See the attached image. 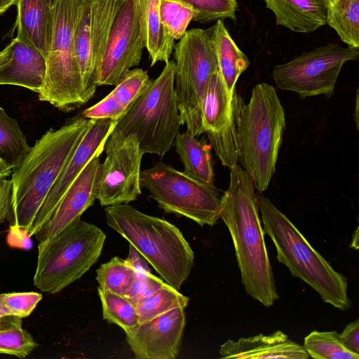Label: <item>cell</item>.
Returning <instances> with one entry per match:
<instances>
[{"instance_id":"obj_1","label":"cell","mask_w":359,"mask_h":359,"mask_svg":"<svg viewBox=\"0 0 359 359\" xmlns=\"http://www.w3.org/2000/svg\"><path fill=\"white\" fill-rule=\"evenodd\" d=\"M230 170L221 196L220 218L232 239L241 283L247 294L266 307L279 295L266 249L264 231L250 175L238 164Z\"/></svg>"},{"instance_id":"obj_2","label":"cell","mask_w":359,"mask_h":359,"mask_svg":"<svg viewBox=\"0 0 359 359\" xmlns=\"http://www.w3.org/2000/svg\"><path fill=\"white\" fill-rule=\"evenodd\" d=\"M82 116L36 140L12 173L13 220L11 226L27 234L50 189L94 122Z\"/></svg>"},{"instance_id":"obj_3","label":"cell","mask_w":359,"mask_h":359,"mask_svg":"<svg viewBox=\"0 0 359 359\" xmlns=\"http://www.w3.org/2000/svg\"><path fill=\"white\" fill-rule=\"evenodd\" d=\"M232 107L238 141L241 166L252 178L255 188L266 191L275 173L285 113L277 93L267 83L257 84L248 103L233 93Z\"/></svg>"},{"instance_id":"obj_4","label":"cell","mask_w":359,"mask_h":359,"mask_svg":"<svg viewBox=\"0 0 359 359\" xmlns=\"http://www.w3.org/2000/svg\"><path fill=\"white\" fill-rule=\"evenodd\" d=\"M256 199L264 231L276 248L278 261L292 276L313 288L324 302L341 311L350 309L347 278L334 269L267 197L257 193Z\"/></svg>"},{"instance_id":"obj_5","label":"cell","mask_w":359,"mask_h":359,"mask_svg":"<svg viewBox=\"0 0 359 359\" xmlns=\"http://www.w3.org/2000/svg\"><path fill=\"white\" fill-rule=\"evenodd\" d=\"M109 226L126 238L162 279L177 290L188 278L194 253L180 230L128 203L104 208Z\"/></svg>"},{"instance_id":"obj_6","label":"cell","mask_w":359,"mask_h":359,"mask_svg":"<svg viewBox=\"0 0 359 359\" xmlns=\"http://www.w3.org/2000/svg\"><path fill=\"white\" fill-rule=\"evenodd\" d=\"M175 63L169 60L147 90L116 121L111 133L135 135L143 154L163 157L182 126L174 90Z\"/></svg>"},{"instance_id":"obj_7","label":"cell","mask_w":359,"mask_h":359,"mask_svg":"<svg viewBox=\"0 0 359 359\" xmlns=\"http://www.w3.org/2000/svg\"><path fill=\"white\" fill-rule=\"evenodd\" d=\"M105 238L100 228L80 218L39 242L34 286L55 294L79 279L100 257Z\"/></svg>"},{"instance_id":"obj_8","label":"cell","mask_w":359,"mask_h":359,"mask_svg":"<svg viewBox=\"0 0 359 359\" xmlns=\"http://www.w3.org/2000/svg\"><path fill=\"white\" fill-rule=\"evenodd\" d=\"M86 0H55L52 6V34L46 57V73L38 93L41 101L71 111L88 101L78 66L74 32Z\"/></svg>"},{"instance_id":"obj_9","label":"cell","mask_w":359,"mask_h":359,"mask_svg":"<svg viewBox=\"0 0 359 359\" xmlns=\"http://www.w3.org/2000/svg\"><path fill=\"white\" fill-rule=\"evenodd\" d=\"M174 90L182 126L196 137L203 133L201 105L212 74L218 69L211 32L187 30L174 47Z\"/></svg>"},{"instance_id":"obj_10","label":"cell","mask_w":359,"mask_h":359,"mask_svg":"<svg viewBox=\"0 0 359 359\" xmlns=\"http://www.w3.org/2000/svg\"><path fill=\"white\" fill-rule=\"evenodd\" d=\"M140 183L160 208L212 226L220 218L221 197L215 185L198 182L172 165L158 162L140 172Z\"/></svg>"},{"instance_id":"obj_11","label":"cell","mask_w":359,"mask_h":359,"mask_svg":"<svg viewBox=\"0 0 359 359\" xmlns=\"http://www.w3.org/2000/svg\"><path fill=\"white\" fill-rule=\"evenodd\" d=\"M358 56L359 48L329 43L275 66L273 79L278 88L294 92L301 99L319 95L330 97L343 65Z\"/></svg>"},{"instance_id":"obj_12","label":"cell","mask_w":359,"mask_h":359,"mask_svg":"<svg viewBox=\"0 0 359 359\" xmlns=\"http://www.w3.org/2000/svg\"><path fill=\"white\" fill-rule=\"evenodd\" d=\"M104 149L106 158L100 168L96 198L105 207L137 200L142 193L140 177L144 154L135 135L111 133Z\"/></svg>"},{"instance_id":"obj_13","label":"cell","mask_w":359,"mask_h":359,"mask_svg":"<svg viewBox=\"0 0 359 359\" xmlns=\"http://www.w3.org/2000/svg\"><path fill=\"white\" fill-rule=\"evenodd\" d=\"M144 48L140 0H125L116 15L97 67V86H116L126 72L140 64Z\"/></svg>"},{"instance_id":"obj_14","label":"cell","mask_w":359,"mask_h":359,"mask_svg":"<svg viewBox=\"0 0 359 359\" xmlns=\"http://www.w3.org/2000/svg\"><path fill=\"white\" fill-rule=\"evenodd\" d=\"M121 0H86L74 32L76 57L85 96L95 95L97 67L104 53Z\"/></svg>"},{"instance_id":"obj_15","label":"cell","mask_w":359,"mask_h":359,"mask_svg":"<svg viewBox=\"0 0 359 359\" xmlns=\"http://www.w3.org/2000/svg\"><path fill=\"white\" fill-rule=\"evenodd\" d=\"M185 325L184 309L177 308L125 331L126 339L137 359H175Z\"/></svg>"},{"instance_id":"obj_16","label":"cell","mask_w":359,"mask_h":359,"mask_svg":"<svg viewBox=\"0 0 359 359\" xmlns=\"http://www.w3.org/2000/svg\"><path fill=\"white\" fill-rule=\"evenodd\" d=\"M116 123L109 118L95 119L40 207L28 231L30 237L46 222L66 191L90 159L97 152L104 149L105 142Z\"/></svg>"},{"instance_id":"obj_17","label":"cell","mask_w":359,"mask_h":359,"mask_svg":"<svg viewBox=\"0 0 359 359\" xmlns=\"http://www.w3.org/2000/svg\"><path fill=\"white\" fill-rule=\"evenodd\" d=\"M103 151H99L90 159L66 191L48 219L34 235L39 242L55 236L80 219L81 215L94 204L97 199V182L101 165L100 156Z\"/></svg>"},{"instance_id":"obj_18","label":"cell","mask_w":359,"mask_h":359,"mask_svg":"<svg viewBox=\"0 0 359 359\" xmlns=\"http://www.w3.org/2000/svg\"><path fill=\"white\" fill-rule=\"evenodd\" d=\"M222 358L308 359L304 346L292 341L280 330L271 334H258L237 340L229 339L219 347Z\"/></svg>"},{"instance_id":"obj_19","label":"cell","mask_w":359,"mask_h":359,"mask_svg":"<svg viewBox=\"0 0 359 359\" xmlns=\"http://www.w3.org/2000/svg\"><path fill=\"white\" fill-rule=\"evenodd\" d=\"M8 58L0 65V85H15L39 93L46 73V56L16 37Z\"/></svg>"},{"instance_id":"obj_20","label":"cell","mask_w":359,"mask_h":359,"mask_svg":"<svg viewBox=\"0 0 359 359\" xmlns=\"http://www.w3.org/2000/svg\"><path fill=\"white\" fill-rule=\"evenodd\" d=\"M278 25L310 33L326 24L329 0H264Z\"/></svg>"},{"instance_id":"obj_21","label":"cell","mask_w":359,"mask_h":359,"mask_svg":"<svg viewBox=\"0 0 359 359\" xmlns=\"http://www.w3.org/2000/svg\"><path fill=\"white\" fill-rule=\"evenodd\" d=\"M15 6L16 38L46 57L52 34V6L48 0H18Z\"/></svg>"},{"instance_id":"obj_22","label":"cell","mask_w":359,"mask_h":359,"mask_svg":"<svg viewBox=\"0 0 359 359\" xmlns=\"http://www.w3.org/2000/svg\"><path fill=\"white\" fill-rule=\"evenodd\" d=\"M233 95L228 93L217 69L210 77L201 105L202 127L207 137L219 135L235 125Z\"/></svg>"},{"instance_id":"obj_23","label":"cell","mask_w":359,"mask_h":359,"mask_svg":"<svg viewBox=\"0 0 359 359\" xmlns=\"http://www.w3.org/2000/svg\"><path fill=\"white\" fill-rule=\"evenodd\" d=\"M160 4L161 0H140L142 33L151 66L168 62L175 45L161 20Z\"/></svg>"},{"instance_id":"obj_24","label":"cell","mask_w":359,"mask_h":359,"mask_svg":"<svg viewBox=\"0 0 359 359\" xmlns=\"http://www.w3.org/2000/svg\"><path fill=\"white\" fill-rule=\"evenodd\" d=\"M174 144L184 165L183 172L198 182L214 185L212 147L207 140H198L186 131L177 135Z\"/></svg>"},{"instance_id":"obj_25","label":"cell","mask_w":359,"mask_h":359,"mask_svg":"<svg viewBox=\"0 0 359 359\" xmlns=\"http://www.w3.org/2000/svg\"><path fill=\"white\" fill-rule=\"evenodd\" d=\"M210 32L219 72L228 93L233 95L238 79L249 67L250 61L231 37L223 20H217Z\"/></svg>"},{"instance_id":"obj_26","label":"cell","mask_w":359,"mask_h":359,"mask_svg":"<svg viewBox=\"0 0 359 359\" xmlns=\"http://www.w3.org/2000/svg\"><path fill=\"white\" fill-rule=\"evenodd\" d=\"M326 24L348 46L359 48V0H335L330 3Z\"/></svg>"},{"instance_id":"obj_27","label":"cell","mask_w":359,"mask_h":359,"mask_svg":"<svg viewBox=\"0 0 359 359\" xmlns=\"http://www.w3.org/2000/svg\"><path fill=\"white\" fill-rule=\"evenodd\" d=\"M37 346L33 336L22 327L21 318L13 315L0 316V354L24 358Z\"/></svg>"},{"instance_id":"obj_28","label":"cell","mask_w":359,"mask_h":359,"mask_svg":"<svg viewBox=\"0 0 359 359\" xmlns=\"http://www.w3.org/2000/svg\"><path fill=\"white\" fill-rule=\"evenodd\" d=\"M30 149L17 121L10 117L0 106V158L15 168Z\"/></svg>"},{"instance_id":"obj_29","label":"cell","mask_w":359,"mask_h":359,"mask_svg":"<svg viewBox=\"0 0 359 359\" xmlns=\"http://www.w3.org/2000/svg\"><path fill=\"white\" fill-rule=\"evenodd\" d=\"M189 302L188 297L165 283L158 291L136 304L139 322L149 320L177 308L185 309Z\"/></svg>"},{"instance_id":"obj_30","label":"cell","mask_w":359,"mask_h":359,"mask_svg":"<svg viewBox=\"0 0 359 359\" xmlns=\"http://www.w3.org/2000/svg\"><path fill=\"white\" fill-rule=\"evenodd\" d=\"M103 318L127 331L139 322L136 306L124 295L114 293L100 287L97 289Z\"/></svg>"},{"instance_id":"obj_31","label":"cell","mask_w":359,"mask_h":359,"mask_svg":"<svg viewBox=\"0 0 359 359\" xmlns=\"http://www.w3.org/2000/svg\"><path fill=\"white\" fill-rule=\"evenodd\" d=\"M303 346L314 359H358L359 354L348 350L341 342L336 331H317L309 333Z\"/></svg>"},{"instance_id":"obj_32","label":"cell","mask_w":359,"mask_h":359,"mask_svg":"<svg viewBox=\"0 0 359 359\" xmlns=\"http://www.w3.org/2000/svg\"><path fill=\"white\" fill-rule=\"evenodd\" d=\"M96 272L99 287L121 295L126 293L137 276L127 259L116 256L102 264Z\"/></svg>"},{"instance_id":"obj_33","label":"cell","mask_w":359,"mask_h":359,"mask_svg":"<svg viewBox=\"0 0 359 359\" xmlns=\"http://www.w3.org/2000/svg\"><path fill=\"white\" fill-rule=\"evenodd\" d=\"M148 72L135 68L126 72L111 91L116 100L126 109L143 95L151 83Z\"/></svg>"},{"instance_id":"obj_34","label":"cell","mask_w":359,"mask_h":359,"mask_svg":"<svg viewBox=\"0 0 359 359\" xmlns=\"http://www.w3.org/2000/svg\"><path fill=\"white\" fill-rule=\"evenodd\" d=\"M160 15L169 34L175 40H180L193 20L194 11L191 6L178 0H161Z\"/></svg>"},{"instance_id":"obj_35","label":"cell","mask_w":359,"mask_h":359,"mask_svg":"<svg viewBox=\"0 0 359 359\" xmlns=\"http://www.w3.org/2000/svg\"><path fill=\"white\" fill-rule=\"evenodd\" d=\"M191 7L193 20L200 23L231 19L236 20V0H178Z\"/></svg>"},{"instance_id":"obj_36","label":"cell","mask_w":359,"mask_h":359,"mask_svg":"<svg viewBox=\"0 0 359 359\" xmlns=\"http://www.w3.org/2000/svg\"><path fill=\"white\" fill-rule=\"evenodd\" d=\"M2 304L8 315L19 318L29 316L42 299V294L35 292L1 293Z\"/></svg>"},{"instance_id":"obj_37","label":"cell","mask_w":359,"mask_h":359,"mask_svg":"<svg viewBox=\"0 0 359 359\" xmlns=\"http://www.w3.org/2000/svg\"><path fill=\"white\" fill-rule=\"evenodd\" d=\"M165 283L151 271H137L134 281L124 296L136 306L141 299L158 291Z\"/></svg>"},{"instance_id":"obj_38","label":"cell","mask_w":359,"mask_h":359,"mask_svg":"<svg viewBox=\"0 0 359 359\" xmlns=\"http://www.w3.org/2000/svg\"><path fill=\"white\" fill-rule=\"evenodd\" d=\"M126 111L111 92L99 102L84 109L81 115L88 119L109 118L117 121Z\"/></svg>"},{"instance_id":"obj_39","label":"cell","mask_w":359,"mask_h":359,"mask_svg":"<svg viewBox=\"0 0 359 359\" xmlns=\"http://www.w3.org/2000/svg\"><path fill=\"white\" fill-rule=\"evenodd\" d=\"M13 188L11 180H0V224L13 220Z\"/></svg>"},{"instance_id":"obj_40","label":"cell","mask_w":359,"mask_h":359,"mask_svg":"<svg viewBox=\"0 0 359 359\" xmlns=\"http://www.w3.org/2000/svg\"><path fill=\"white\" fill-rule=\"evenodd\" d=\"M339 338L343 345L350 351L359 354V320L356 319L348 323Z\"/></svg>"},{"instance_id":"obj_41","label":"cell","mask_w":359,"mask_h":359,"mask_svg":"<svg viewBox=\"0 0 359 359\" xmlns=\"http://www.w3.org/2000/svg\"><path fill=\"white\" fill-rule=\"evenodd\" d=\"M142 255L130 245L129 255L127 259L137 271H151L147 264L145 259L142 258Z\"/></svg>"},{"instance_id":"obj_42","label":"cell","mask_w":359,"mask_h":359,"mask_svg":"<svg viewBox=\"0 0 359 359\" xmlns=\"http://www.w3.org/2000/svg\"><path fill=\"white\" fill-rule=\"evenodd\" d=\"M14 168L0 158V180L12 175Z\"/></svg>"},{"instance_id":"obj_43","label":"cell","mask_w":359,"mask_h":359,"mask_svg":"<svg viewBox=\"0 0 359 359\" xmlns=\"http://www.w3.org/2000/svg\"><path fill=\"white\" fill-rule=\"evenodd\" d=\"M18 0H0V15L4 13L11 6L16 5Z\"/></svg>"},{"instance_id":"obj_44","label":"cell","mask_w":359,"mask_h":359,"mask_svg":"<svg viewBox=\"0 0 359 359\" xmlns=\"http://www.w3.org/2000/svg\"><path fill=\"white\" fill-rule=\"evenodd\" d=\"M359 234H358V227L354 231L352 235L351 243L350 247L355 250H358L359 248Z\"/></svg>"},{"instance_id":"obj_45","label":"cell","mask_w":359,"mask_h":359,"mask_svg":"<svg viewBox=\"0 0 359 359\" xmlns=\"http://www.w3.org/2000/svg\"><path fill=\"white\" fill-rule=\"evenodd\" d=\"M11 54V44L9 43L3 50L0 52V65L5 62Z\"/></svg>"},{"instance_id":"obj_46","label":"cell","mask_w":359,"mask_h":359,"mask_svg":"<svg viewBox=\"0 0 359 359\" xmlns=\"http://www.w3.org/2000/svg\"><path fill=\"white\" fill-rule=\"evenodd\" d=\"M358 93L357 92L356 94V102H355V123H356V127L357 129H358Z\"/></svg>"},{"instance_id":"obj_47","label":"cell","mask_w":359,"mask_h":359,"mask_svg":"<svg viewBox=\"0 0 359 359\" xmlns=\"http://www.w3.org/2000/svg\"><path fill=\"white\" fill-rule=\"evenodd\" d=\"M8 315L2 304L1 298V293H0V316Z\"/></svg>"},{"instance_id":"obj_48","label":"cell","mask_w":359,"mask_h":359,"mask_svg":"<svg viewBox=\"0 0 359 359\" xmlns=\"http://www.w3.org/2000/svg\"><path fill=\"white\" fill-rule=\"evenodd\" d=\"M55 0H48V3L50 4V6H52L53 3L55 2Z\"/></svg>"},{"instance_id":"obj_49","label":"cell","mask_w":359,"mask_h":359,"mask_svg":"<svg viewBox=\"0 0 359 359\" xmlns=\"http://www.w3.org/2000/svg\"><path fill=\"white\" fill-rule=\"evenodd\" d=\"M330 3L334 1L335 0H329Z\"/></svg>"},{"instance_id":"obj_50","label":"cell","mask_w":359,"mask_h":359,"mask_svg":"<svg viewBox=\"0 0 359 359\" xmlns=\"http://www.w3.org/2000/svg\"><path fill=\"white\" fill-rule=\"evenodd\" d=\"M121 1H124L125 0H121Z\"/></svg>"}]
</instances>
